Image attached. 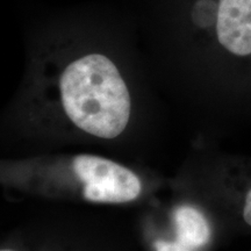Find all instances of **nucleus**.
<instances>
[{"label": "nucleus", "instance_id": "0eeeda50", "mask_svg": "<svg viewBox=\"0 0 251 251\" xmlns=\"http://www.w3.org/2000/svg\"><path fill=\"white\" fill-rule=\"evenodd\" d=\"M1 251H14V250H11V249H2Z\"/></svg>", "mask_w": 251, "mask_h": 251}, {"label": "nucleus", "instance_id": "f03ea898", "mask_svg": "<svg viewBox=\"0 0 251 251\" xmlns=\"http://www.w3.org/2000/svg\"><path fill=\"white\" fill-rule=\"evenodd\" d=\"M188 18L194 26H214L216 39L235 56L251 55V0H190Z\"/></svg>", "mask_w": 251, "mask_h": 251}, {"label": "nucleus", "instance_id": "39448f33", "mask_svg": "<svg viewBox=\"0 0 251 251\" xmlns=\"http://www.w3.org/2000/svg\"><path fill=\"white\" fill-rule=\"evenodd\" d=\"M186 248L181 243L168 242V241H157L155 243L156 251H187Z\"/></svg>", "mask_w": 251, "mask_h": 251}, {"label": "nucleus", "instance_id": "20e7f679", "mask_svg": "<svg viewBox=\"0 0 251 251\" xmlns=\"http://www.w3.org/2000/svg\"><path fill=\"white\" fill-rule=\"evenodd\" d=\"M174 221L180 243L187 248H200L208 243L211 228L203 214L192 206H180L174 213Z\"/></svg>", "mask_w": 251, "mask_h": 251}, {"label": "nucleus", "instance_id": "f257e3e1", "mask_svg": "<svg viewBox=\"0 0 251 251\" xmlns=\"http://www.w3.org/2000/svg\"><path fill=\"white\" fill-rule=\"evenodd\" d=\"M57 89L65 114L81 130L109 140L127 127L129 90L106 55L91 52L72 59L61 71Z\"/></svg>", "mask_w": 251, "mask_h": 251}, {"label": "nucleus", "instance_id": "7ed1b4c3", "mask_svg": "<svg viewBox=\"0 0 251 251\" xmlns=\"http://www.w3.org/2000/svg\"><path fill=\"white\" fill-rule=\"evenodd\" d=\"M72 169L83 183V196L89 201H133L142 190L139 177L133 171L111 159L93 155H78L72 161Z\"/></svg>", "mask_w": 251, "mask_h": 251}, {"label": "nucleus", "instance_id": "423d86ee", "mask_svg": "<svg viewBox=\"0 0 251 251\" xmlns=\"http://www.w3.org/2000/svg\"><path fill=\"white\" fill-rule=\"evenodd\" d=\"M243 218L248 225L251 226V190L248 192L246 197V203L243 208Z\"/></svg>", "mask_w": 251, "mask_h": 251}]
</instances>
